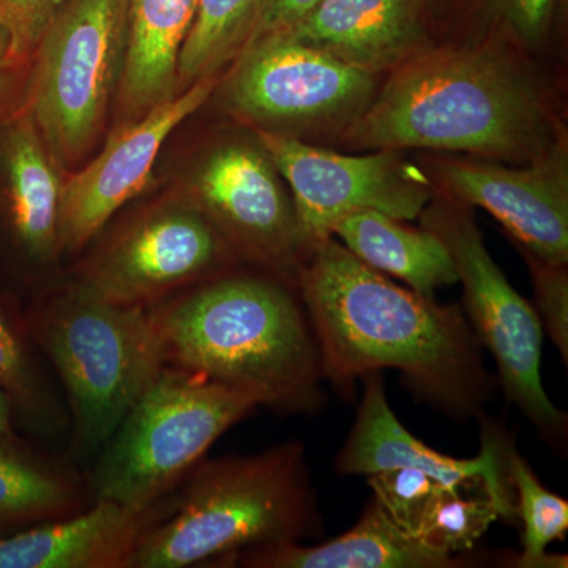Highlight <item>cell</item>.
I'll use <instances>...</instances> for the list:
<instances>
[{"instance_id":"cell-5","label":"cell","mask_w":568,"mask_h":568,"mask_svg":"<svg viewBox=\"0 0 568 568\" xmlns=\"http://www.w3.org/2000/svg\"><path fill=\"white\" fill-rule=\"evenodd\" d=\"M28 323L65 388L78 448L99 454L164 366L151 308L110 304L73 282Z\"/></svg>"},{"instance_id":"cell-15","label":"cell","mask_w":568,"mask_h":568,"mask_svg":"<svg viewBox=\"0 0 568 568\" xmlns=\"http://www.w3.org/2000/svg\"><path fill=\"white\" fill-rule=\"evenodd\" d=\"M364 381V396L353 429L335 458L336 473L368 477L383 470L410 469L426 474L448 489L485 484L515 517L506 466L510 444L507 435L485 422L481 450L476 458L447 457L426 446L402 425L388 405L381 373H369Z\"/></svg>"},{"instance_id":"cell-24","label":"cell","mask_w":568,"mask_h":568,"mask_svg":"<svg viewBox=\"0 0 568 568\" xmlns=\"http://www.w3.org/2000/svg\"><path fill=\"white\" fill-rule=\"evenodd\" d=\"M508 484L515 493V517L523 523V549L515 559L521 568L567 567V558L548 556L552 541L564 540L568 529V503L541 485L528 462L508 444Z\"/></svg>"},{"instance_id":"cell-26","label":"cell","mask_w":568,"mask_h":568,"mask_svg":"<svg viewBox=\"0 0 568 568\" xmlns=\"http://www.w3.org/2000/svg\"><path fill=\"white\" fill-rule=\"evenodd\" d=\"M0 388L9 395L11 405L43 428H61L65 414L50 388L41 379L36 365L22 345L20 335L0 312Z\"/></svg>"},{"instance_id":"cell-7","label":"cell","mask_w":568,"mask_h":568,"mask_svg":"<svg viewBox=\"0 0 568 568\" xmlns=\"http://www.w3.org/2000/svg\"><path fill=\"white\" fill-rule=\"evenodd\" d=\"M132 0H63L37 44L26 108L67 175L104 138L129 48Z\"/></svg>"},{"instance_id":"cell-4","label":"cell","mask_w":568,"mask_h":568,"mask_svg":"<svg viewBox=\"0 0 568 568\" xmlns=\"http://www.w3.org/2000/svg\"><path fill=\"white\" fill-rule=\"evenodd\" d=\"M304 444L201 459L170 515L142 537L130 568H185L323 534Z\"/></svg>"},{"instance_id":"cell-16","label":"cell","mask_w":568,"mask_h":568,"mask_svg":"<svg viewBox=\"0 0 568 568\" xmlns=\"http://www.w3.org/2000/svg\"><path fill=\"white\" fill-rule=\"evenodd\" d=\"M173 493L148 508L106 499L0 538V568H130L148 530L171 514Z\"/></svg>"},{"instance_id":"cell-27","label":"cell","mask_w":568,"mask_h":568,"mask_svg":"<svg viewBox=\"0 0 568 568\" xmlns=\"http://www.w3.org/2000/svg\"><path fill=\"white\" fill-rule=\"evenodd\" d=\"M373 499L396 528L417 538L418 529L433 500L446 488L426 474L410 469H390L368 476Z\"/></svg>"},{"instance_id":"cell-11","label":"cell","mask_w":568,"mask_h":568,"mask_svg":"<svg viewBox=\"0 0 568 568\" xmlns=\"http://www.w3.org/2000/svg\"><path fill=\"white\" fill-rule=\"evenodd\" d=\"M235 260L241 257L203 213L174 197L112 235L74 282L110 304L151 308Z\"/></svg>"},{"instance_id":"cell-30","label":"cell","mask_w":568,"mask_h":568,"mask_svg":"<svg viewBox=\"0 0 568 568\" xmlns=\"http://www.w3.org/2000/svg\"><path fill=\"white\" fill-rule=\"evenodd\" d=\"M323 0H260L256 20L245 44L274 33L290 32Z\"/></svg>"},{"instance_id":"cell-3","label":"cell","mask_w":568,"mask_h":568,"mask_svg":"<svg viewBox=\"0 0 568 568\" xmlns=\"http://www.w3.org/2000/svg\"><path fill=\"white\" fill-rule=\"evenodd\" d=\"M164 365L179 366L260 406L312 414L324 405L320 346L295 284L222 274L151 306Z\"/></svg>"},{"instance_id":"cell-12","label":"cell","mask_w":568,"mask_h":568,"mask_svg":"<svg viewBox=\"0 0 568 568\" xmlns=\"http://www.w3.org/2000/svg\"><path fill=\"white\" fill-rule=\"evenodd\" d=\"M178 197L203 213L241 260L295 284L304 253L293 197L256 138L213 148Z\"/></svg>"},{"instance_id":"cell-31","label":"cell","mask_w":568,"mask_h":568,"mask_svg":"<svg viewBox=\"0 0 568 568\" xmlns=\"http://www.w3.org/2000/svg\"><path fill=\"white\" fill-rule=\"evenodd\" d=\"M31 62L9 59L0 63V123L26 106Z\"/></svg>"},{"instance_id":"cell-19","label":"cell","mask_w":568,"mask_h":568,"mask_svg":"<svg viewBox=\"0 0 568 568\" xmlns=\"http://www.w3.org/2000/svg\"><path fill=\"white\" fill-rule=\"evenodd\" d=\"M200 0H132L129 48L111 130L140 121L179 92L178 63Z\"/></svg>"},{"instance_id":"cell-20","label":"cell","mask_w":568,"mask_h":568,"mask_svg":"<svg viewBox=\"0 0 568 568\" xmlns=\"http://www.w3.org/2000/svg\"><path fill=\"white\" fill-rule=\"evenodd\" d=\"M241 567L252 568H454L458 556L426 547L396 528L375 499L369 500L353 529L321 545L298 541L248 549L235 556Z\"/></svg>"},{"instance_id":"cell-8","label":"cell","mask_w":568,"mask_h":568,"mask_svg":"<svg viewBox=\"0 0 568 568\" xmlns=\"http://www.w3.org/2000/svg\"><path fill=\"white\" fill-rule=\"evenodd\" d=\"M418 219L454 260L463 284V312L481 347L495 358L497 386L541 435L560 439L567 418L541 381L545 332L536 308L493 260L470 207L436 192Z\"/></svg>"},{"instance_id":"cell-17","label":"cell","mask_w":568,"mask_h":568,"mask_svg":"<svg viewBox=\"0 0 568 568\" xmlns=\"http://www.w3.org/2000/svg\"><path fill=\"white\" fill-rule=\"evenodd\" d=\"M428 0H323L291 37L381 74L426 50L424 11Z\"/></svg>"},{"instance_id":"cell-22","label":"cell","mask_w":568,"mask_h":568,"mask_svg":"<svg viewBox=\"0 0 568 568\" xmlns=\"http://www.w3.org/2000/svg\"><path fill=\"white\" fill-rule=\"evenodd\" d=\"M3 439L9 437H0V525L36 526L84 508L77 478Z\"/></svg>"},{"instance_id":"cell-6","label":"cell","mask_w":568,"mask_h":568,"mask_svg":"<svg viewBox=\"0 0 568 568\" xmlns=\"http://www.w3.org/2000/svg\"><path fill=\"white\" fill-rule=\"evenodd\" d=\"M257 406L252 396L164 365L99 452L93 499L138 510L153 506Z\"/></svg>"},{"instance_id":"cell-13","label":"cell","mask_w":568,"mask_h":568,"mask_svg":"<svg viewBox=\"0 0 568 568\" xmlns=\"http://www.w3.org/2000/svg\"><path fill=\"white\" fill-rule=\"evenodd\" d=\"M216 85V74L201 78L140 121L111 130L102 152L67 175L61 201L62 253L84 250L114 213L148 186L164 141L211 99Z\"/></svg>"},{"instance_id":"cell-28","label":"cell","mask_w":568,"mask_h":568,"mask_svg":"<svg viewBox=\"0 0 568 568\" xmlns=\"http://www.w3.org/2000/svg\"><path fill=\"white\" fill-rule=\"evenodd\" d=\"M532 278L534 298L544 332L559 351L564 365L568 362V272L567 265H555L538 260L521 248Z\"/></svg>"},{"instance_id":"cell-33","label":"cell","mask_w":568,"mask_h":568,"mask_svg":"<svg viewBox=\"0 0 568 568\" xmlns=\"http://www.w3.org/2000/svg\"><path fill=\"white\" fill-rule=\"evenodd\" d=\"M11 414H13V405H11L9 395L0 388V437H11Z\"/></svg>"},{"instance_id":"cell-29","label":"cell","mask_w":568,"mask_h":568,"mask_svg":"<svg viewBox=\"0 0 568 568\" xmlns=\"http://www.w3.org/2000/svg\"><path fill=\"white\" fill-rule=\"evenodd\" d=\"M63 0H0V24L11 37L10 59L31 62L37 44Z\"/></svg>"},{"instance_id":"cell-9","label":"cell","mask_w":568,"mask_h":568,"mask_svg":"<svg viewBox=\"0 0 568 568\" xmlns=\"http://www.w3.org/2000/svg\"><path fill=\"white\" fill-rule=\"evenodd\" d=\"M379 74L325 54L290 33L245 44L224 85L227 111L253 130L297 138L345 132L372 102Z\"/></svg>"},{"instance_id":"cell-23","label":"cell","mask_w":568,"mask_h":568,"mask_svg":"<svg viewBox=\"0 0 568 568\" xmlns=\"http://www.w3.org/2000/svg\"><path fill=\"white\" fill-rule=\"evenodd\" d=\"M260 0H200L196 17L179 54V92L219 73L244 50Z\"/></svg>"},{"instance_id":"cell-25","label":"cell","mask_w":568,"mask_h":568,"mask_svg":"<svg viewBox=\"0 0 568 568\" xmlns=\"http://www.w3.org/2000/svg\"><path fill=\"white\" fill-rule=\"evenodd\" d=\"M497 519H514L487 489L466 496L465 488L440 489L417 532V540L447 556L473 551Z\"/></svg>"},{"instance_id":"cell-2","label":"cell","mask_w":568,"mask_h":568,"mask_svg":"<svg viewBox=\"0 0 568 568\" xmlns=\"http://www.w3.org/2000/svg\"><path fill=\"white\" fill-rule=\"evenodd\" d=\"M342 140L365 151L426 149L528 163L562 136L528 71L478 47L426 48L396 67Z\"/></svg>"},{"instance_id":"cell-10","label":"cell","mask_w":568,"mask_h":568,"mask_svg":"<svg viewBox=\"0 0 568 568\" xmlns=\"http://www.w3.org/2000/svg\"><path fill=\"white\" fill-rule=\"evenodd\" d=\"M254 138L293 197L304 260L349 213L377 211L413 222L436 194L428 175L399 151L345 155L263 130H254Z\"/></svg>"},{"instance_id":"cell-1","label":"cell","mask_w":568,"mask_h":568,"mask_svg":"<svg viewBox=\"0 0 568 568\" xmlns=\"http://www.w3.org/2000/svg\"><path fill=\"white\" fill-rule=\"evenodd\" d=\"M315 331L325 381L396 369L416 398L458 422L481 418L497 392L481 345L458 305L398 286L346 246L325 239L295 275Z\"/></svg>"},{"instance_id":"cell-14","label":"cell","mask_w":568,"mask_h":568,"mask_svg":"<svg viewBox=\"0 0 568 568\" xmlns=\"http://www.w3.org/2000/svg\"><path fill=\"white\" fill-rule=\"evenodd\" d=\"M436 192L480 207L506 227L523 250L548 264L568 263V155L559 141L521 168L469 159L432 163Z\"/></svg>"},{"instance_id":"cell-32","label":"cell","mask_w":568,"mask_h":568,"mask_svg":"<svg viewBox=\"0 0 568 568\" xmlns=\"http://www.w3.org/2000/svg\"><path fill=\"white\" fill-rule=\"evenodd\" d=\"M555 0H506L515 28L525 39L537 40L547 28Z\"/></svg>"},{"instance_id":"cell-21","label":"cell","mask_w":568,"mask_h":568,"mask_svg":"<svg viewBox=\"0 0 568 568\" xmlns=\"http://www.w3.org/2000/svg\"><path fill=\"white\" fill-rule=\"evenodd\" d=\"M332 237L368 267L402 280L426 297L458 283L446 245L424 226L417 230L383 212L358 211L338 220Z\"/></svg>"},{"instance_id":"cell-18","label":"cell","mask_w":568,"mask_h":568,"mask_svg":"<svg viewBox=\"0 0 568 568\" xmlns=\"http://www.w3.org/2000/svg\"><path fill=\"white\" fill-rule=\"evenodd\" d=\"M0 171L6 182L11 230L22 252L33 263H54L62 254L65 174L26 106L0 123Z\"/></svg>"},{"instance_id":"cell-34","label":"cell","mask_w":568,"mask_h":568,"mask_svg":"<svg viewBox=\"0 0 568 568\" xmlns=\"http://www.w3.org/2000/svg\"><path fill=\"white\" fill-rule=\"evenodd\" d=\"M11 54V37L9 31L0 24V63L7 62Z\"/></svg>"}]
</instances>
